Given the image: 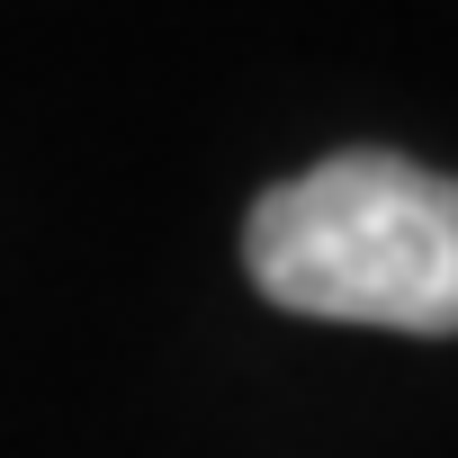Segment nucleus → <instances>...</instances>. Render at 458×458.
I'll list each match as a JSON object with an SVG mask.
<instances>
[{
    "label": "nucleus",
    "mask_w": 458,
    "mask_h": 458,
    "mask_svg": "<svg viewBox=\"0 0 458 458\" xmlns=\"http://www.w3.org/2000/svg\"><path fill=\"white\" fill-rule=\"evenodd\" d=\"M243 261L288 315L458 333V180L404 153H333L252 207Z\"/></svg>",
    "instance_id": "obj_1"
}]
</instances>
